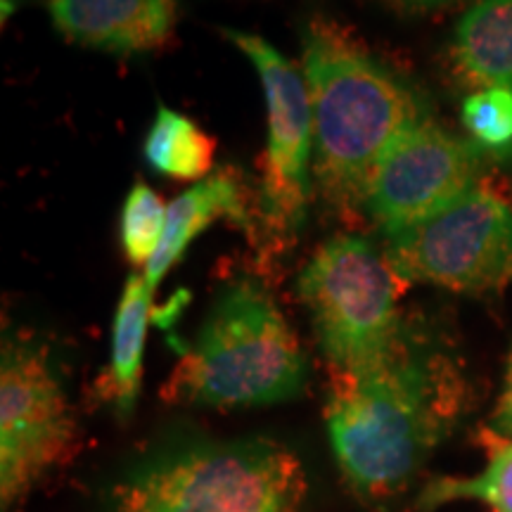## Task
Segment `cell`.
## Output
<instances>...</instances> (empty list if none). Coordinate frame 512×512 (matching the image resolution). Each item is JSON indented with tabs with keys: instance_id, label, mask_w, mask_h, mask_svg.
Masks as SVG:
<instances>
[{
	"instance_id": "6da1fadb",
	"label": "cell",
	"mask_w": 512,
	"mask_h": 512,
	"mask_svg": "<svg viewBox=\"0 0 512 512\" xmlns=\"http://www.w3.org/2000/svg\"><path fill=\"white\" fill-rule=\"evenodd\" d=\"M458 356L425 318L408 316L382 363L330 373L325 422L344 482L358 501L399 498L467 406Z\"/></svg>"
},
{
	"instance_id": "7a4b0ae2",
	"label": "cell",
	"mask_w": 512,
	"mask_h": 512,
	"mask_svg": "<svg viewBox=\"0 0 512 512\" xmlns=\"http://www.w3.org/2000/svg\"><path fill=\"white\" fill-rule=\"evenodd\" d=\"M302 74L313 117V190L339 219H366L377 159L430 119L427 102L354 31L323 15L302 29Z\"/></svg>"
},
{
	"instance_id": "3957f363",
	"label": "cell",
	"mask_w": 512,
	"mask_h": 512,
	"mask_svg": "<svg viewBox=\"0 0 512 512\" xmlns=\"http://www.w3.org/2000/svg\"><path fill=\"white\" fill-rule=\"evenodd\" d=\"M306 375L302 342L280 306L259 280L238 278L216 294L159 396L174 406H271L302 392Z\"/></svg>"
},
{
	"instance_id": "277c9868",
	"label": "cell",
	"mask_w": 512,
	"mask_h": 512,
	"mask_svg": "<svg viewBox=\"0 0 512 512\" xmlns=\"http://www.w3.org/2000/svg\"><path fill=\"white\" fill-rule=\"evenodd\" d=\"M309 479L275 439H178L133 460L107 491L110 512H302Z\"/></svg>"
},
{
	"instance_id": "5b68a950",
	"label": "cell",
	"mask_w": 512,
	"mask_h": 512,
	"mask_svg": "<svg viewBox=\"0 0 512 512\" xmlns=\"http://www.w3.org/2000/svg\"><path fill=\"white\" fill-rule=\"evenodd\" d=\"M403 285L384 252L361 235H335L316 249L297 292L330 373H368L387 358L406 323Z\"/></svg>"
},
{
	"instance_id": "8992f818",
	"label": "cell",
	"mask_w": 512,
	"mask_h": 512,
	"mask_svg": "<svg viewBox=\"0 0 512 512\" xmlns=\"http://www.w3.org/2000/svg\"><path fill=\"white\" fill-rule=\"evenodd\" d=\"M223 36L252 62L266 98V150L256 195V247L266 261L297 245L313 195V117L304 74L266 38L238 29Z\"/></svg>"
},
{
	"instance_id": "52a82bcc",
	"label": "cell",
	"mask_w": 512,
	"mask_h": 512,
	"mask_svg": "<svg viewBox=\"0 0 512 512\" xmlns=\"http://www.w3.org/2000/svg\"><path fill=\"white\" fill-rule=\"evenodd\" d=\"M79 444V427L46 347L5 335L0 356V510L19 505Z\"/></svg>"
},
{
	"instance_id": "ba28073f",
	"label": "cell",
	"mask_w": 512,
	"mask_h": 512,
	"mask_svg": "<svg viewBox=\"0 0 512 512\" xmlns=\"http://www.w3.org/2000/svg\"><path fill=\"white\" fill-rule=\"evenodd\" d=\"M403 283L482 294L512 283V207L477 183L439 214L384 238Z\"/></svg>"
},
{
	"instance_id": "9c48e42d",
	"label": "cell",
	"mask_w": 512,
	"mask_h": 512,
	"mask_svg": "<svg viewBox=\"0 0 512 512\" xmlns=\"http://www.w3.org/2000/svg\"><path fill=\"white\" fill-rule=\"evenodd\" d=\"M484 162L486 147L425 119L403 131L377 159L363 216L384 238L411 228L475 188Z\"/></svg>"
},
{
	"instance_id": "30bf717a",
	"label": "cell",
	"mask_w": 512,
	"mask_h": 512,
	"mask_svg": "<svg viewBox=\"0 0 512 512\" xmlns=\"http://www.w3.org/2000/svg\"><path fill=\"white\" fill-rule=\"evenodd\" d=\"M176 12V0H48L50 22L67 41L117 55L164 48Z\"/></svg>"
},
{
	"instance_id": "8fae6325",
	"label": "cell",
	"mask_w": 512,
	"mask_h": 512,
	"mask_svg": "<svg viewBox=\"0 0 512 512\" xmlns=\"http://www.w3.org/2000/svg\"><path fill=\"white\" fill-rule=\"evenodd\" d=\"M219 219L235 221L247 233L254 230V221L249 219L247 202L242 197V185L228 171L211 174L204 181L195 183L166 209L162 242H159L155 259L147 264L143 273L152 292L166 278V273L176 266V261L192 245V240Z\"/></svg>"
},
{
	"instance_id": "7c38bea8",
	"label": "cell",
	"mask_w": 512,
	"mask_h": 512,
	"mask_svg": "<svg viewBox=\"0 0 512 512\" xmlns=\"http://www.w3.org/2000/svg\"><path fill=\"white\" fill-rule=\"evenodd\" d=\"M451 62L467 86L512 93V0H479L460 17Z\"/></svg>"
},
{
	"instance_id": "4fadbf2b",
	"label": "cell",
	"mask_w": 512,
	"mask_h": 512,
	"mask_svg": "<svg viewBox=\"0 0 512 512\" xmlns=\"http://www.w3.org/2000/svg\"><path fill=\"white\" fill-rule=\"evenodd\" d=\"M155 292L145 283V275H128L112 323L110 366L98 380L102 401L112 403L119 418H131L140 394L147 325L152 320Z\"/></svg>"
},
{
	"instance_id": "5bb4252c",
	"label": "cell",
	"mask_w": 512,
	"mask_h": 512,
	"mask_svg": "<svg viewBox=\"0 0 512 512\" xmlns=\"http://www.w3.org/2000/svg\"><path fill=\"white\" fill-rule=\"evenodd\" d=\"M145 159L159 174L178 181H204L214 169L216 143L195 121L159 107L143 145Z\"/></svg>"
},
{
	"instance_id": "9a60e30c",
	"label": "cell",
	"mask_w": 512,
	"mask_h": 512,
	"mask_svg": "<svg viewBox=\"0 0 512 512\" xmlns=\"http://www.w3.org/2000/svg\"><path fill=\"white\" fill-rule=\"evenodd\" d=\"M479 444L486 451L484 470L467 479L444 477L427 484L415 508L430 512L453 501H479L491 512H512V439L486 427Z\"/></svg>"
},
{
	"instance_id": "2e32d148",
	"label": "cell",
	"mask_w": 512,
	"mask_h": 512,
	"mask_svg": "<svg viewBox=\"0 0 512 512\" xmlns=\"http://www.w3.org/2000/svg\"><path fill=\"white\" fill-rule=\"evenodd\" d=\"M166 209L159 195L147 185H133L121 209V247L133 266H145L155 259L164 235Z\"/></svg>"
},
{
	"instance_id": "e0dca14e",
	"label": "cell",
	"mask_w": 512,
	"mask_h": 512,
	"mask_svg": "<svg viewBox=\"0 0 512 512\" xmlns=\"http://www.w3.org/2000/svg\"><path fill=\"white\" fill-rule=\"evenodd\" d=\"M463 124L482 147L512 143V93L501 88L475 91L463 105Z\"/></svg>"
},
{
	"instance_id": "ac0fdd59",
	"label": "cell",
	"mask_w": 512,
	"mask_h": 512,
	"mask_svg": "<svg viewBox=\"0 0 512 512\" xmlns=\"http://www.w3.org/2000/svg\"><path fill=\"white\" fill-rule=\"evenodd\" d=\"M491 430L501 434V437L512 439V349L508 354V363H505L501 396H498L494 415H491Z\"/></svg>"
},
{
	"instance_id": "d6986e66",
	"label": "cell",
	"mask_w": 512,
	"mask_h": 512,
	"mask_svg": "<svg viewBox=\"0 0 512 512\" xmlns=\"http://www.w3.org/2000/svg\"><path fill=\"white\" fill-rule=\"evenodd\" d=\"M366 3H375L380 8L396 12V15H425V12L439 10L444 5L456 3V0H366Z\"/></svg>"
},
{
	"instance_id": "ffe728a7",
	"label": "cell",
	"mask_w": 512,
	"mask_h": 512,
	"mask_svg": "<svg viewBox=\"0 0 512 512\" xmlns=\"http://www.w3.org/2000/svg\"><path fill=\"white\" fill-rule=\"evenodd\" d=\"M19 3H22V0H3V24L12 17V12L17 10Z\"/></svg>"
}]
</instances>
